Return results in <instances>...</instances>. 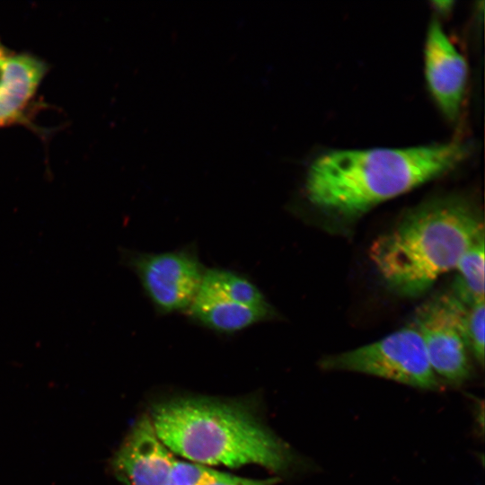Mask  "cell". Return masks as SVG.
<instances>
[{
	"mask_svg": "<svg viewBox=\"0 0 485 485\" xmlns=\"http://www.w3.org/2000/svg\"><path fill=\"white\" fill-rule=\"evenodd\" d=\"M469 152V145L458 139L407 147L329 150L309 164L304 193L325 213L356 217L451 171Z\"/></svg>",
	"mask_w": 485,
	"mask_h": 485,
	"instance_id": "obj_1",
	"label": "cell"
},
{
	"mask_svg": "<svg viewBox=\"0 0 485 485\" xmlns=\"http://www.w3.org/2000/svg\"><path fill=\"white\" fill-rule=\"evenodd\" d=\"M161 441L203 465L259 464L277 473L299 469L302 461L242 403L181 396L153 405L149 415Z\"/></svg>",
	"mask_w": 485,
	"mask_h": 485,
	"instance_id": "obj_2",
	"label": "cell"
},
{
	"mask_svg": "<svg viewBox=\"0 0 485 485\" xmlns=\"http://www.w3.org/2000/svg\"><path fill=\"white\" fill-rule=\"evenodd\" d=\"M482 237V216L470 200L441 197L409 210L372 242L369 257L389 288L417 296L454 269L463 253Z\"/></svg>",
	"mask_w": 485,
	"mask_h": 485,
	"instance_id": "obj_3",
	"label": "cell"
},
{
	"mask_svg": "<svg viewBox=\"0 0 485 485\" xmlns=\"http://www.w3.org/2000/svg\"><path fill=\"white\" fill-rule=\"evenodd\" d=\"M319 366L327 371L362 373L423 390L437 391L442 386L413 323L373 343L326 356Z\"/></svg>",
	"mask_w": 485,
	"mask_h": 485,
	"instance_id": "obj_4",
	"label": "cell"
},
{
	"mask_svg": "<svg viewBox=\"0 0 485 485\" xmlns=\"http://www.w3.org/2000/svg\"><path fill=\"white\" fill-rule=\"evenodd\" d=\"M187 310L198 322L224 333L242 331L276 315L253 283L221 269L204 271L198 290Z\"/></svg>",
	"mask_w": 485,
	"mask_h": 485,
	"instance_id": "obj_5",
	"label": "cell"
},
{
	"mask_svg": "<svg viewBox=\"0 0 485 485\" xmlns=\"http://www.w3.org/2000/svg\"><path fill=\"white\" fill-rule=\"evenodd\" d=\"M463 310L464 305L452 293H442L422 304L412 322L421 335L434 373L453 385H461L472 375L463 331Z\"/></svg>",
	"mask_w": 485,
	"mask_h": 485,
	"instance_id": "obj_6",
	"label": "cell"
},
{
	"mask_svg": "<svg viewBox=\"0 0 485 485\" xmlns=\"http://www.w3.org/2000/svg\"><path fill=\"white\" fill-rule=\"evenodd\" d=\"M122 260L137 275L156 309L166 313L188 309L205 271L197 257L186 251L162 253L125 251Z\"/></svg>",
	"mask_w": 485,
	"mask_h": 485,
	"instance_id": "obj_7",
	"label": "cell"
},
{
	"mask_svg": "<svg viewBox=\"0 0 485 485\" xmlns=\"http://www.w3.org/2000/svg\"><path fill=\"white\" fill-rule=\"evenodd\" d=\"M424 66L427 84L436 105L447 119H454L463 100L467 64L436 18L427 31Z\"/></svg>",
	"mask_w": 485,
	"mask_h": 485,
	"instance_id": "obj_8",
	"label": "cell"
},
{
	"mask_svg": "<svg viewBox=\"0 0 485 485\" xmlns=\"http://www.w3.org/2000/svg\"><path fill=\"white\" fill-rule=\"evenodd\" d=\"M176 459L157 436L149 415L133 425L112 459V469L127 485H166Z\"/></svg>",
	"mask_w": 485,
	"mask_h": 485,
	"instance_id": "obj_9",
	"label": "cell"
},
{
	"mask_svg": "<svg viewBox=\"0 0 485 485\" xmlns=\"http://www.w3.org/2000/svg\"><path fill=\"white\" fill-rule=\"evenodd\" d=\"M48 70V64L31 53L11 52L0 76V128L21 124L40 132L31 117Z\"/></svg>",
	"mask_w": 485,
	"mask_h": 485,
	"instance_id": "obj_10",
	"label": "cell"
},
{
	"mask_svg": "<svg viewBox=\"0 0 485 485\" xmlns=\"http://www.w3.org/2000/svg\"><path fill=\"white\" fill-rule=\"evenodd\" d=\"M484 237L461 257L454 269L452 295L464 306L484 300Z\"/></svg>",
	"mask_w": 485,
	"mask_h": 485,
	"instance_id": "obj_11",
	"label": "cell"
},
{
	"mask_svg": "<svg viewBox=\"0 0 485 485\" xmlns=\"http://www.w3.org/2000/svg\"><path fill=\"white\" fill-rule=\"evenodd\" d=\"M484 324L485 301L464 306L463 331L470 354L483 366L484 365Z\"/></svg>",
	"mask_w": 485,
	"mask_h": 485,
	"instance_id": "obj_12",
	"label": "cell"
},
{
	"mask_svg": "<svg viewBox=\"0 0 485 485\" xmlns=\"http://www.w3.org/2000/svg\"><path fill=\"white\" fill-rule=\"evenodd\" d=\"M215 470L197 463H174L166 485H198Z\"/></svg>",
	"mask_w": 485,
	"mask_h": 485,
	"instance_id": "obj_13",
	"label": "cell"
},
{
	"mask_svg": "<svg viewBox=\"0 0 485 485\" xmlns=\"http://www.w3.org/2000/svg\"><path fill=\"white\" fill-rule=\"evenodd\" d=\"M278 481V478L265 480L242 478L215 470L198 485H275Z\"/></svg>",
	"mask_w": 485,
	"mask_h": 485,
	"instance_id": "obj_14",
	"label": "cell"
},
{
	"mask_svg": "<svg viewBox=\"0 0 485 485\" xmlns=\"http://www.w3.org/2000/svg\"><path fill=\"white\" fill-rule=\"evenodd\" d=\"M10 54L11 52L3 45V43L0 40V76L2 74L4 62Z\"/></svg>",
	"mask_w": 485,
	"mask_h": 485,
	"instance_id": "obj_15",
	"label": "cell"
},
{
	"mask_svg": "<svg viewBox=\"0 0 485 485\" xmlns=\"http://www.w3.org/2000/svg\"><path fill=\"white\" fill-rule=\"evenodd\" d=\"M440 10H446L450 7V4H453L451 1H440V2H435L434 3Z\"/></svg>",
	"mask_w": 485,
	"mask_h": 485,
	"instance_id": "obj_16",
	"label": "cell"
}]
</instances>
